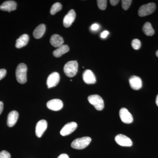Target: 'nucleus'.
I'll return each instance as SVG.
<instances>
[{
	"mask_svg": "<svg viewBox=\"0 0 158 158\" xmlns=\"http://www.w3.org/2000/svg\"><path fill=\"white\" fill-rule=\"evenodd\" d=\"M27 65L24 63H20L18 65L16 69V80L21 84H25L27 81Z\"/></svg>",
	"mask_w": 158,
	"mask_h": 158,
	"instance_id": "f257e3e1",
	"label": "nucleus"
},
{
	"mask_svg": "<svg viewBox=\"0 0 158 158\" xmlns=\"http://www.w3.org/2000/svg\"><path fill=\"white\" fill-rule=\"evenodd\" d=\"M78 68V64L76 61L67 62L64 67V71L67 77H73L77 74Z\"/></svg>",
	"mask_w": 158,
	"mask_h": 158,
	"instance_id": "f03ea898",
	"label": "nucleus"
},
{
	"mask_svg": "<svg viewBox=\"0 0 158 158\" xmlns=\"http://www.w3.org/2000/svg\"><path fill=\"white\" fill-rule=\"evenodd\" d=\"M91 141V138L89 137H84L77 138L73 141L71 146L75 149H84L90 144Z\"/></svg>",
	"mask_w": 158,
	"mask_h": 158,
	"instance_id": "7ed1b4c3",
	"label": "nucleus"
},
{
	"mask_svg": "<svg viewBox=\"0 0 158 158\" xmlns=\"http://www.w3.org/2000/svg\"><path fill=\"white\" fill-rule=\"evenodd\" d=\"M88 100L91 105L94 106V108L98 111H101L104 107V102L102 98L98 95L94 94L88 96Z\"/></svg>",
	"mask_w": 158,
	"mask_h": 158,
	"instance_id": "20e7f679",
	"label": "nucleus"
},
{
	"mask_svg": "<svg viewBox=\"0 0 158 158\" xmlns=\"http://www.w3.org/2000/svg\"><path fill=\"white\" fill-rule=\"evenodd\" d=\"M156 5L154 3H149L146 5H143L139 8L138 11V15L141 17L147 16L152 14L155 11Z\"/></svg>",
	"mask_w": 158,
	"mask_h": 158,
	"instance_id": "39448f33",
	"label": "nucleus"
},
{
	"mask_svg": "<svg viewBox=\"0 0 158 158\" xmlns=\"http://www.w3.org/2000/svg\"><path fill=\"white\" fill-rule=\"evenodd\" d=\"M115 140L118 145L123 147H131L133 144L132 141L129 138L122 134L117 135Z\"/></svg>",
	"mask_w": 158,
	"mask_h": 158,
	"instance_id": "423d86ee",
	"label": "nucleus"
},
{
	"mask_svg": "<svg viewBox=\"0 0 158 158\" xmlns=\"http://www.w3.org/2000/svg\"><path fill=\"white\" fill-rule=\"evenodd\" d=\"M119 114L121 121L124 123L129 124L133 122V116L126 108H121L119 111Z\"/></svg>",
	"mask_w": 158,
	"mask_h": 158,
	"instance_id": "0eeeda50",
	"label": "nucleus"
},
{
	"mask_svg": "<svg viewBox=\"0 0 158 158\" xmlns=\"http://www.w3.org/2000/svg\"><path fill=\"white\" fill-rule=\"evenodd\" d=\"M60 81V75L58 73H52L48 76L47 80L48 88H51L55 87L58 85Z\"/></svg>",
	"mask_w": 158,
	"mask_h": 158,
	"instance_id": "6e6552de",
	"label": "nucleus"
},
{
	"mask_svg": "<svg viewBox=\"0 0 158 158\" xmlns=\"http://www.w3.org/2000/svg\"><path fill=\"white\" fill-rule=\"evenodd\" d=\"M77 127V124L76 123L74 122L69 123L62 128V130L60 131V134L63 136L68 135L75 131Z\"/></svg>",
	"mask_w": 158,
	"mask_h": 158,
	"instance_id": "1a4fd4ad",
	"label": "nucleus"
},
{
	"mask_svg": "<svg viewBox=\"0 0 158 158\" xmlns=\"http://www.w3.org/2000/svg\"><path fill=\"white\" fill-rule=\"evenodd\" d=\"M47 106L49 110L53 111H59L63 108V103L61 100L54 99L48 102Z\"/></svg>",
	"mask_w": 158,
	"mask_h": 158,
	"instance_id": "9d476101",
	"label": "nucleus"
},
{
	"mask_svg": "<svg viewBox=\"0 0 158 158\" xmlns=\"http://www.w3.org/2000/svg\"><path fill=\"white\" fill-rule=\"evenodd\" d=\"M76 14L73 9H71L69 11L63 19V25L66 28L70 27L75 19Z\"/></svg>",
	"mask_w": 158,
	"mask_h": 158,
	"instance_id": "9b49d317",
	"label": "nucleus"
},
{
	"mask_svg": "<svg viewBox=\"0 0 158 158\" xmlns=\"http://www.w3.org/2000/svg\"><path fill=\"white\" fill-rule=\"evenodd\" d=\"M48 123L46 120L44 119L40 120L38 122L36 126L35 133L38 138L42 137L44 131L47 128Z\"/></svg>",
	"mask_w": 158,
	"mask_h": 158,
	"instance_id": "f8f14e48",
	"label": "nucleus"
},
{
	"mask_svg": "<svg viewBox=\"0 0 158 158\" xmlns=\"http://www.w3.org/2000/svg\"><path fill=\"white\" fill-rule=\"evenodd\" d=\"M83 78L84 82L88 85L94 84L96 83V79L95 75L90 69H86L83 74Z\"/></svg>",
	"mask_w": 158,
	"mask_h": 158,
	"instance_id": "ddd939ff",
	"label": "nucleus"
},
{
	"mask_svg": "<svg viewBox=\"0 0 158 158\" xmlns=\"http://www.w3.org/2000/svg\"><path fill=\"white\" fill-rule=\"evenodd\" d=\"M129 84L133 90H138L142 88V82L141 78L136 76H132L129 79Z\"/></svg>",
	"mask_w": 158,
	"mask_h": 158,
	"instance_id": "4468645a",
	"label": "nucleus"
},
{
	"mask_svg": "<svg viewBox=\"0 0 158 158\" xmlns=\"http://www.w3.org/2000/svg\"><path fill=\"white\" fill-rule=\"evenodd\" d=\"M17 4L15 1H7L4 2L0 6V9L2 11L10 12L15 10Z\"/></svg>",
	"mask_w": 158,
	"mask_h": 158,
	"instance_id": "2eb2a0df",
	"label": "nucleus"
},
{
	"mask_svg": "<svg viewBox=\"0 0 158 158\" xmlns=\"http://www.w3.org/2000/svg\"><path fill=\"white\" fill-rule=\"evenodd\" d=\"M19 118V113L16 111H12L9 113L7 118V125L9 127H12L16 124Z\"/></svg>",
	"mask_w": 158,
	"mask_h": 158,
	"instance_id": "dca6fc26",
	"label": "nucleus"
},
{
	"mask_svg": "<svg viewBox=\"0 0 158 158\" xmlns=\"http://www.w3.org/2000/svg\"><path fill=\"white\" fill-rule=\"evenodd\" d=\"M50 42L54 47L59 48L63 45L64 40L60 35L57 34H53L51 37Z\"/></svg>",
	"mask_w": 158,
	"mask_h": 158,
	"instance_id": "f3484780",
	"label": "nucleus"
},
{
	"mask_svg": "<svg viewBox=\"0 0 158 158\" xmlns=\"http://www.w3.org/2000/svg\"><path fill=\"white\" fill-rule=\"evenodd\" d=\"M29 40V37L27 34H23L16 40L15 47L16 48H22L27 44Z\"/></svg>",
	"mask_w": 158,
	"mask_h": 158,
	"instance_id": "a211bd4d",
	"label": "nucleus"
},
{
	"mask_svg": "<svg viewBox=\"0 0 158 158\" xmlns=\"http://www.w3.org/2000/svg\"><path fill=\"white\" fill-rule=\"evenodd\" d=\"M46 26L44 24H41L37 26L33 32L34 38L39 39L43 36L45 32Z\"/></svg>",
	"mask_w": 158,
	"mask_h": 158,
	"instance_id": "6ab92c4d",
	"label": "nucleus"
},
{
	"mask_svg": "<svg viewBox=\"0 0 158 158\" xmlns=\"http://www.w3.org/2000/svg\"><path fill=\"white\" fill-rule=\"evenodd\" d=\"M69 46L66 44H63L61 46L59 47L56 49L53 52L54 56L56 58L61 57L64 54L68 52L69 51Z\"/></svg>",
	"mask_w": 158,
	"mask_h": 158,
	"instance_id": "aec40b11",
	"label": "nucleus"
},
{
	"mask_svg": "<svg viewBox=\"0 0 158 158\" xmlns=\"http://www.w3.org/2000/svg\"><path fill=\"white\" fill-rule=\"evenodd\" d=\"M142 30L144 34L147 36H152L155 33L154 30L151 24L149 22H146L144 23Z\"/></svg>",
	"mask_w": 158,
	"mask_h": 158,
	"instance_id": "412c9836",
	"label": "nucleus"
},
{
	"mask_svg": "<svg viewBox=\"0 0 158 158\" xmlns=\"http://www.w3.org/2000/svg\"><path fill=\"white\" fill-rule=\"evenodd\" d=\"M62 9V6L61 3L56 2L55 3L50 9V13L52 15H54L56 14L57 12L60 11Z\"/></svg>",
	"mask_w": 158,
	"mask_h": 158,
	"instance_id": "4be33fe9",
	"label": "nucleus"
},
{
	"mask_svg": "<svg viewBox=\"0 0 158 158\" xmlns=\"http://www.w3.org/2000/svg\"><path fill=\"white\" fill-rule=\"evenodd\" d=\"M97 2L98 6L100 9L104 10L106 9L107 7V2L106 0H98Z\"/></svg>",
	"mask_w": 158,
	"mask_h": 158,
	"instance_id": "5701e85b",
	"label": "nucleus"
},
{
	"mask_svg": "<svg viewBox=\"0 0 158 158\" xmlns=\"http://www.w3.org/2000/svg\"><path fill=\"white\" fill-rule=\"evenodd\" d=\"M131 45L134 49L138 50L141 47V42L139 40L135 39L133 40L131 42Z\"/></svg>",
	"mask_w": 158,
	"mask_h": 158,
	"instance_id": "b1692460",
	"label": "nucleus"
},
{
	"mask_svg": "<svg viewBox=\"0 0 158 158\" xmlns=\"http://www.w3.org/2000/svg\"><path fill=\"white\" fill-rule=\"evenodd\" d=\"M132 1L131 0H123L122 1V6L124 10H127L129 8Z\"/></svg>",
	"mask_w": 158,
	"mask_h": 158,
	"instance_id": "393cba45",
	"label": "nucleus"
},
{
	"mask_svg": "<svg viewBox=\"0 0 158 158\" xmlns=\"http://www.w3.org/2000/svg\"><path fill=\"white\" fill-rule=\"evenodd\" d=\"M0 158H11V155L8 152L3 150L0 152Z\"/></svg>",
	"mask_w": 158,
	"mask_h": 158,
	"instance_id": "a878e982",
	"label": "nucleus"
},
{
	"mask_svg": "<svg viewBox=\"0 0 158 158\" xmlns=\"http://www.w3.org/2000/svg\"><path fill=\"white\" fill-rule=\"evenodd\" d=\"M7 71L4 69H0V81L6 77Z\"/></svg>",
	"mask_w": 158,
	"mask_h": 158,
	"instance_id": "bb28decb",
	"label": "nucleus"
},
{
	"mask_svg": "<svg viewBox=\"0 0 158 158\" xmlns=\"http://www.w3.org/2000/svg\"><path fill=\"white\" fill-rule=\"evenodd\" d=\"M99 28V26L97 23H94L91 26V29L92 31H96Z\"/></svg>",
	"mask_w": 158,
	"mask_h": 158,
	"instance_id": "cd10ccee",
	"label": "nucleus"
},
{
	"mask_svg": "<svg viewBox=\"0 0 158 158\" xmlns=\"http://www.w3.org/2000/svg\"><path fill=\"white\" fill-rule=\"evenodd\" d=\"M109 31H104L101 34V37L102 38H106L108 35H109Z\"/></svg>",
	"mask_w": 158,
	"mask_h": 158,
	"instance_id": "c85d7f7f",
	"label": "nucleus"
},
{
	"mask_svg": "<svg viewBox=\"0 0 158 158\" xmlns=\"http://www.w3.org/2000/svg\"><path fill=\"white\" fill-rule=\"evenodd\" d=\"M118 2H119L118 0H110V4L113 6H116L118 4Z\"/></svg>",
	"mask_w": 158,
	"mask_h": 158,
	"instance_id": "c756f323",
	"label": "nucleus"
},
{
	"mask_svg": "<svg viewBox=\"0 0 158 158\" xmlns=\"http://www.w3.org/2000/svg\"><path fill=\"white\" fill-rule=\"evenodd\" d=\"M58 158H69V157L68 155L66 154H62L60 155Z\"/></svg>",
	"mask_w": 158,
	"mask_h": 158,
	"instance_id": "7c9ffc66",
	"label": "nucleus"
},
{
	"mask_svg": "<svg viewBox=\"0 0 158 158\" xmlns=\"http://www.w3.org/2000/svg\"><path fill=\"white\" fill-rule=\"evenodd\" d=\"M3 110V103L0 101V115L2 113Z\"/></svg>",
	"mask_w": 158,
	"mask_h": 158,
	"instance_id": "2f4dec72",
	"label": "nucleus"
},
{
	"mask_svg": "<svg viewBox=\"0 0 158 158\" xmlns=\"http://www.w3.org/2000/svg\"><path fill=\"white\" fill-rule=\"evenodd\" d=\"M156 104L157 106H158V94L157 96L156 97Z\"/></svg>",
	"mask_w": 158,
	"mask_h": 158,
	"instance_id": "473e14b6",
	"label": "nucleus"
},
{
	"mask_svg": "<svg viewBox=\"0 0 158 158\" xmlns=\"http://www.w3.org/2000/svg\"><path fill=\"white\" fill-rule=\"evenodd\" d=\"M156 56L158 57V50L156 52Z\"/></svg>",
	"mask_w": 158,
	"mask_h": 158,
	"instance_id": "72a5a7b5",
	"label": "nucleus"
}]
</instances>
